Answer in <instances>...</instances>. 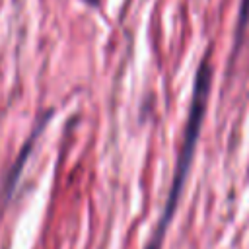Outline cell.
<instances>
[{"mask_svg": "<svg viewBox=\"0 0 249 249\" xmlns=\"http://www.w3.org/2000/svg\"><path fill=\"white\" fill-rule=\"evenodd\" d=\"M210 86H212V64H210V53H206L202 56V60L198 62L196 74H195V86H193V97H191V107H189V117L185 123V134H183V144L177 156V163H175V171H173V179L169 185V193L163 204V212L161 218L152 233V239L148 241L146 249H161L165 231L173 220V214L177 210L193 158H195V148L202 130V121L206 115V105H208V97H210Z\"/></svg>", "mask_w": 249, "mask_h": 249, "instance_id": "6da1fadb", "label": "cell"}]
</instances>
